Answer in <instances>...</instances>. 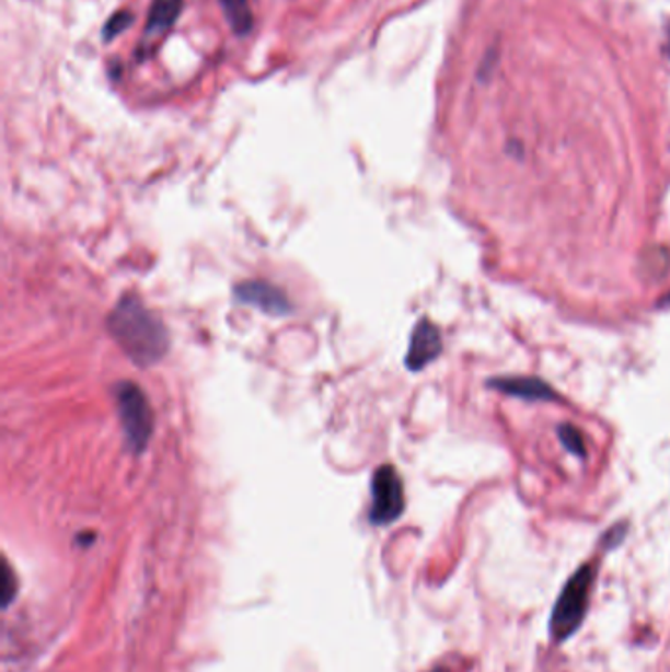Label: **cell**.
Listing matches in <instances>:
<instances>
[{
	"label": "cell",
	"instance_id": "obj_1",
	"mask_svg": "<svg viewBox=\"0 0 670 672\" xmlns=\"http://www.w3.org/2000/svg\"><path fill=\"white\" fill-rule=\"evenodd\" d=\"M111 335L138 366H152L170 348L168 331L135 296L120 299L108 317Z\"/></svg>",
	"mask_w": 670,
	"mask_h": 672
},
{
	"label": "cell",
	"instance_id": "obj_2",
	"mask_svg": "<svg viewBox=\"0 0 670 672\" xmlns=\"http://www.w3.org/2000/svg\"><path fill=\"white\" fill-rule=\"evenodd\" d=\"M596 572L598 565L588 563L568 580L563 594L558 595L555 612L551 617V635L555 641H565L575 634L578 625L582 624L590 602V590L594 587Z\"/></svg>",
	"mask_w": 670,
	"mask_h": 672
},
{
	"label": "cell",
	"instance_id": "obj_3",
	"mask_svg": "<svg viewBox=\"0 0 670 672\" xmlns=\"http://www.w3.org/2000/svg\"><path fill=\"white\" fill-rule=\"evenodd\" d=\"M115 397L128 447L136 452L145 451L153 431L152 407L145 392L132 382H120L116 385Z\"/></svg>",
	"mask_w": 670,
	"mask_h": 672
},
{
	"label": "cell",
	"instance_id": "obj_4",
	"mask_svg": "<svg viewBox=\"0 0 670 672\" xmlns=\"http://www.w3.org/2000/svg\"><path fill=\"white\" fill-rule=\"evenodd\" d=\"M403 509H405V494H403L402 476L390 464H383L373 472L370 519L373 525H388L402 515Z\"/></svg>",
	"mask_w": 670,
	"mask_h": 672
},
{
	"label": "cell",
	"instance_id": "obj_5",
	"mask_svg": "<svg viewBox=\"0 0 670 672\" xmlns=\"http://www.w3.org/2000/svg\"><path fill=\"white\" fill-rule=\"evenodd\" d=\"M442 352L441 331L432 325L429 318H421L412 333L409 352L405 358V364L412 372H419L425 366L431 364Z\"/></svg>",
	"mask_w": 670,
	"mask_h": 672
},
{
	"label": "cell",
	"instance_id": "obj_6",
	"mask_svg": "<svg viewBox=\"0 0 670 672\" xmlns=\"http://www.w3.org/2000/svg\"><path fill=\"white\" fill-rule=\"evenodd\" d=\"M234 296L252 308L259 309L268 315H288L291 311V303H289L286 293L281 289L266 283V281H244L240 283Z\"/></svg>",
	"mask_w": 670,
	"mask_h": 672
},
{
	"label": "cell",
	"instance_id": "obj_7",
	"mask_svg": "<svg viewBox=\"0 0 670 672\" xmlns=\"http://www.w3.org/2000/svg\"><path fill=\"white\" fill-rule=\"evenodd\" d=\"M489 387L499 390L504 394L516 395L527 402H556L558 399L555 390L539 378H525V375L496 378V380H489Z\"/></svg>",
	"mask_w": 670,
	"mask_h": 672
},
{
	"label": "cell",
	"instance_id": "obj_8",
	"mask_svg": "<svg viewBox=\"0 0 670 672\" xmlns=\"http://www.w3.org/2000/svg\"><path fill=\"white\" fill-rule=\"evenodd\" d=\"M183 0H153L146 34L148 36H160L163 32L172 28L175 20L182 14Z\"/></svg>",
	"mask_w": 670,
	"mask_h": 672
},
{
	"label": "cell",
	"instance_id": "obj_9",
	"mask_svg": "<svg viewBox=\"0 0 670 672\" xmlns=\"http://www.w3.org/2000/svg\"><path fill=\"white\" fill-rule=\"evenodd\" d=\"M219 2H221L222 10H224L232 30L240 36L249 34L252 24H254L250 0H219Z\"/></svg>",
	"mask_w": 670,
	"mask_h": 672
},
{
	"label": "cell",
	"instance_id": "obj_10",
	"mask_svg": "<svg viewBox=\"0 0 670 672\" xmlns=\"http://www.w3.org/2000/svg\"><path fill=\"white\" fill-rule=\"evenodd\" d=\"M558 437L565 444L566 449L570 452H575L578 456H585V439H582V432L578 431L573 425H563L558 429Z\"/></svg>",
	"mask_w": 670,
	"mask_h": 672
},
{
	"label": "cell",
	"instance_id": "obj_11",
	"mask_svg": "<svg viewBox=\"0 0 670 672\" xmlns=\"http://www.w3.org/2000/svg\"><path fill=\"white\" fill-rule=\"evenodd\" d=\"M130 24H132V14L130 12H116L115 16L106 22L103 36H105V39H115Z\"/></svg>",
	"mask_w": 670,
	"mask_h": 672
},
{
	"label": "cell",
	"instance_id": "obj_12",
	"mask_svg": "<svg viewBox=\"0 0 670 672\" xmlns=\"http://www.w3.org/2000/svg\"><path fill=\"white\" fill-rule=\"evenodd\" d=\"M670 264L669 252L665 251V248H652L651 256H645L643 258V269L647 271V274H651L652 279L661 278V269L657 268V264Z\"/></svg>",
	"mask_w": 670,
	"mask_h": 672
}]
</instances>
